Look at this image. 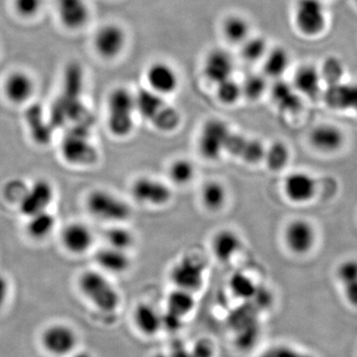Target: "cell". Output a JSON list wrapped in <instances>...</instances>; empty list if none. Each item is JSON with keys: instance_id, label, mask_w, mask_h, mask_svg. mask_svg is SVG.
Masks as SVG:
<instances>
[{"instance_id": "obj_20", "label": "cell", "mask_w": 357, "mask_h": 357, "mask_svg": "<svg viewBox=\"0 0 357 357\" xmlns=\"http://www.w3.org/2000/svg\"><path fill=\"white\" fill-rule=\"evenodd\" d=\"M95 260L100 271L109 275L126 273L131 266L130 256L128 251L105 246L96 253Z\"/></svg>"}, {"instance_id": "obj_45", "label": "cell", "mask_w": 357, "mask_h": 357, "mask_svg": "<svg viewBox=\"0 0 357 357\" xmlns=\"http://www.w3.org/2000/svg\"><path fill=\"white\" fill-rule=\"evenodd\" d=\"M344 300L354 309L357 310V280L342 286Z\"/></svg>"}, {"instance_id": "obj_2", "label": "cell", "mask_w": 357, "mask_h": 357, "mask_svg": "<svg viewBox=\"0 0 357 357\" xmlns=\"http://www.w3.org/2000/svg\"><path fill=\"white\" fill-rule=\"evenodd\" d=\"M134 95L124 88L110 93L107 100V128L115 137H128L134 129L135 114Z\"/></svg>"}, {"instance_id": "obj_36", "label": "cell", "mask_w": 357, "mask_h": 357, "mask_svg": "<svg viewBox=\"0 0 357 357\" xmlns=\"http://www.w3.org/2000/svg\"><path fill=\"white\" fill-rule=\"evenodd\" d=\"M180 123V112L168 103L151 122L152 126L161 132H173L178 128Z\"/></svg>"}, {"instance_id": "obj_5", "label": "cell", "mask_w": 357, "mask_h": 357, "mask_svg": "<svg viewBox=\"0 0 357 357\" xmlns=\"http://www.w3.org/2000/svg\"><path fill=\"white\" fill-rule=\"evenodd\" d=\"M89 128V126H81L79 123L65 134L61 143V152L66 161L82 166L95 163L96 150L91 141Z\"/></svg>"}, {"instance_id": "obj_15", "label": "cell", "mask_w": 357, "mask_h": 357, "mask_svg": "<svg viewBox=\"0 0 357 357\" xmlns=\"http://www.w3.org/2000/svg\"><path fill=\"white\" fill-rule=\"evenodd\" d=\"M95 48L105 59L117 57L123 50L126 43V35L121 26L110 23L103 25L96 33Z\"/></svg>"}, {"instance_id": "obj_8", "label": "cell", "mask_w": 357, "mask_h": 357, "mask_svg": "<svg viewBox=\"0 0 357 357\" xmlns=\"http://www.w3.org/2000/svg\"><path fill=\"white\" fill-rule=\"evenodd\" d=\"M295 22L301 33L314 37L321 34L326 25L325 6L321 0H298Z\"/></svg>"}, {"instance_id": "obj_34", "label": "cell", "mask_w": 357, "mask_h": 357, "mask_svg": "<svg viewBox=\"0 0 357 357\" xmlns=\"http://www.w3.org/2000/svg\"><path fill=\"white\" fill-rule=\"evenodd\" d=\"M105 241L107 246L128 251L135 243V236L128 227L121 225H114L105 232Z\"/></svg>"}, {"instance_id": "obj_46", "label": "cell", "mask_w": 357, "mask_h": 357, "mask_svg": "<svg viewBox=\"0 0 357 357\" xmlns=\"http://www.w3.org/2000/svg\"><path fill=\"white\" fill-rule=\"evenodd\" d=\"M27 185H22L20 182H9L6 185V197L8 199L15 201L18 204L24 192Z\"/></svg>"}, {"instance_id": "obj_49", "label": "cell", "mask_w": 357, "mask_h": 357, "mask_svg": "<svg viewBox=\"0 0 357 357\" xmlns=\"http://www.w3.org/2000/svg\"><path fill=\"white\" fill-rule=\"evenodd\" d=\"M356 3H357V0H356Z\"/></svg>"}, {"instance_id": "obj_4", "label": "cell", "mask_w": 357, "mask_h": 357, "mask_svg": "<svg viewBox=\"0 0 357 357\" xmlns=\"http://www.w3.org/2000/svg\"><path fill=\"white\" fill-rule=\"evenodd\" d=\"M39 342L49 356L68 357L79 349V337L74 326L58 321L45 326Z\"/></svg>"}, {"instance_id": "obj_18", "label": "cell", "mask_w": 357, "mask_h": 357, "mask_svg": "<svg viewBox=\"0 0 357 357\" xmlns=\"http://www.w3.org/2000/svg\"><path fill=\"white\" fill-rule=\"evenodd\" d=\"M310 143L317 151L321 153H335L342 149L345 136L342 129L333 124H321L311 131Z\"/></svg>"}, {"instance_id": "obj_47", "label": "cell", "mask_w": 357, "mask_h": 357, "mask_svg": "<svg viewBox=\"0 0 357 357\" xmlns=\"http://www.w3.org/2000/svg\"><path fill=\"white\" fill-rule=\"evenodd\" d=\"M10 294V285L8 279L4 275L0 274V311L6 307Z\"/></svg>"}, {"instance_id": "obj_22", "label": "cell", "mask_w": 357, "mask_h": 357, "mask_svg": "<svg viewBox=\"0 0 357 357\" xmlns=\"http://www.w3.org/2000/svg\"><path fill=\"white\" fill-rule=\"evenodd\" d=\"M3 91L11 102L21 105L31 98L34 93V83L26 73L15 72L6 77Z\"/></svg>"}, {"instance_id": "obj_6", "label": "cell", "mask_w": 357, "mask_h": 357, "mask_svg": "<svg viewBox=\"0 0 357 357\" xmlns=\"http://www.w3.org/2000/svg\"><path fill=\"white\" fill-rule=\"evenodd\" d=\"M206 278V265L194 255H185L174 264L170 280L176 289L192 294L203 288Z\"/></svg>"}, {"instance_id": "obj_30", "label": "cell", "mask_w": 357, "mask_h": 357, "mask_svg": "<svg viewBox=\"0 0 357 357\" xmlns=\"http://www.w3.org/2000/svg\"><path fill=\"white\" fill-rule=\"evenodd\" d=\"M290 66V55L286 49L276 47L265 55L264 72L267 76L280 77Z\"/></svg>"}, {"instance_id": "obj_28", "label": "cell", "mask_w": 357, "mask_h": 357, "mask_svg": "<svg viewBox=\"0 0 357 357\" xmlns=\"http://www.w3.org/2000/svg\"><path fill=\"white\" fill-rule=\"evenodd\" d=\"M27 218L26 231L35 241L47 238L55 229L56 218L49 211H42Z\"/></svg>"}, {"instance_id": "obj_17", "label": "cell", "mask_w": 357, "mask_h": 357, "mask_svg": "<svg viewBox=\"0 0 357 357\" xmlns=\"http://www.w3.org/2000/svg\"><path fill=\"white\" fill-rule=\"evenodd\" d=\"M148 86L151 91L160 96L170 95L178 86V77L176 70L164 62L153 63L146 73Z\"/></svg>"}, {"instance_id": "obj_39", "label": "cell", "mask_w": 357, "mask_h": 357, "mask_svg": "<svg viewBox=\"0 0 357 357\" xmlns=\"http://www.w3.org/2000/svg\"><path fill=\"white\" fill-rule=\"evenodd\" d=\"M217 96L223 105H234L243 96L241 84L229 77L217 84Z\"/></svg>"}, {"instance_id": "obj_23", "label": "cell", "mask_w": 357, "mask_h": 357, "mask_svg": "<svg viewBox=\"0 0 357 357\" xmlns=\"http://www.w3.org/2000/svg\"><path fill=\"white\" fill-rule=\"evenodd\" d=\"M241 246V237L231 229L220 230L211 241L213 255L222 263L230 261L239 252Z\"/></svg>"}, {"instance_id": "obj_31", "label": "cell", "mask_w": 357, "mask_h": 357, "mask_svg": "<svg viewBox=\"0 0 357 357\" xmlns=\"http://www.w3.org/2000/svg\"><path fill=\"white\" fill-rule=\"evenodd\" d=\"M42 110L31 109L28 110L27 123L33 139L38 144H48L52 138V128L45 121Z\"/></svg>"}, {"instance_id": "obj_27", "label": "cell", "mask_w": 357, "mask_h": 357, "mask_svg": "<svg viewBox=\"0 0 357 357\" xmlns=\"http://www.w3.org/2000/svg\"><path fill=\"white\" fill-rule=\"evenodd\" d=\"M167 316L175 319H185L194 310L195 294L176 289L169 294L166 302Z\"/></svg>"}, {"instance_id": "obj_24", "label": "cell", "mask_w": 357, "mask_h": 357, "mask_svg": "<svg viewBox=\"0 0 357 357\" xmlns=\"http://www.w3.org/2000/svg\"><path fill=\"white\" fill-rule=\"evenodd\" d=\"M272 100L277 109L285 114H295L302 107V96L293 84L284 81L276 82L271 89Z\"/></svg>"}, {"instance_id": "obj_43", "label": "cell", "mask_w": 357, "mask_h": 357, "mask_svg": "<svg viewBox=\"0 0 357 357\" xmlns=\"http://www.w3.org/2000/svg\"><path fill=\"white\" fill-rule=\"evenodd\" d=\"M321 79H326L331 83H335L338 77L342 75V65L337 59L330 58L324 64L323 70L321 72ZM325 79V81H326Z\"/></svg>"}, {"instance_id": "obj_9", "label": "cell", "mask_w": 357, "mask_h": 357, "mask_svg": "<svg viewBox=\"0 0 357 357\" xmlns=\"http://www.w3.org/2000/svg\"><path fill=\"white\" fill-rule=\"evenodd\" d=\"M55 188L46 178H38L26 187L18 208L26 218L31 217L42 211H48L55 199Z\"/></svg>"}, {"instance_id": "obj_42", "label": "cell", "mask_w": 357, "mask_h": 357, "mask_svg": "<svg viewBox=\"0 0 357 357\" xmlns=\"http://www.w3.org/2000/svg\"><path fill=\"white\" fill-rule=\"evenodd\" d=\"M335 277L340 286L357 280V259L349 258L340 262L335 270Z\"/></svg>"}, {"instance_id": "obj_26", "label": "cell", "mask_w": 357, "mask_h": 357, "mask_svg": "<svg viewBox=\"0 0 357 357\" xmlns=\"http://www.w3.org/2000/svg\"><path fill=\"white\" fill-rule=\"evenodd\" d=\"M134 98H135L136 112L150 123L167 105L163 96H160L150 89H140L136 95H134Z\"/></svg>"}, {"instance_id": "obj_14", "label": "cell", "mask_w": 357, "mask_h": 357, "mask_svg": "<svg viewBox=\"0 0 357 357\" xmlns=\"http://www.w3.org/2000/svg\"><path fill=\"white\" fill-rule=\"evenodd\" d=\"M131 321L136 332L146 338L156 337L164 328V317L153 305L138 303L131 314Z\"/></svg>"}, {"instance_id": "obj_12", "label": "cell", "mask_w": 357, "mask_h": 357, "mask_svg": "<svg viewBox=\"0 0 357 357\" xmlns=\"http://www.w3.org/2000/svg\"><path fill=\"white\" fill-rule=\"evenodd\" d=\"M284 194L294 204L310 203L318 192V183L311 174L296 171L289 174L283 183Z\"/></svg>"}, {"instance_id": "obj_40", "label": "cell", "mask_w": 357, "mask_h": 357, "mask_svg": "<svg viewBox=\"0 0 357 357\" xmlns=\"http://www.w3.org/2000/svg\"><path fill=\"white\" fill-rule=\"evenodd\" d=\"M258 357H316L314 354L288 344H275L265 349Z\"/></svg>"}, {"instance_id": "obj_11", "label": "cell", "mask_w": 357, "mask_h": 357, "mask_svg": "<svg viewBox=\"0 0 357 357\" xmlns=\"http://www.w3.org/2000/svg\"><path fill=\"white\" fill-rule=\"evenodd\" d=\"M284 241L291 252L305 255L314 248L317 232L311 222L297 218L289 223L284 232Z\"/></svg>"}, {"instance_id": "obj_29", "label": "cell", "mask_w": 357, "mask_h": 357, "mask_svg": "<svg viewBox=\"0 0 357 357\" xmlns=\"http://www.w3.org/2000/svg\"><path fill=\"white\" fill-rule=\"evenodd\" d=\"M201 198L204 208L215 213L225 206L227 199V189L218 181H208L202 188Z\"/></svg>"}, {"instance_id": "obj_38", "label": "cell", "mask_w": 357, "mask_h": 357, "mask_svg": "<svg viewBox=\"0 0 357 357\" xmlns=\"http://www.w3.org/2000/svg\"><path fill=\"white\" fill-rule=\"evenodd\" d=\"M267 53V43L262 37H248L243 43L241 56L248 62H256L264 58Z\"/></svg>"}, {"instance_id": "obj_35", "label": "cell", "mask_w": 357, "mask_h": 357, "mask_svg": "<svg viewBox=\"0 0 357 357\" xmlns=\"http://www.w3.org/2000/svg\"><path fill=\"white\" fill-rule=\"evenodd\" d=\"M169 178L174 184L185 185L194 180L196 175V169L194 164L188 159H177L169 167Z\"/></svg>"}, {"instance_id": "obj_48", "label": "cell", "mask_w": 357, "mask_h": 357, "mask_svg": "<svg viewBox=\"0 0 357 357\" xmlns=\"http://www.w3.org/2000/svg\"><path fill=\"white\" fill-rule=\"evenodd\" d=\"M68 357H96L91 354V351H84V349H77L76 351L73 352L70 356Z\"/></svg>"}, {"instance_id": "obj_21", "label": "cell", "mask_w": 357, "mask_h": 357, "mask_svg": "<svg viewBox=\"0 0 357 357\" xmlns=\"http://www.w3.org/2000/svg\"><path fill=\"white\" fill-rule=\"evenodd\" d=\"M57 11L61 22L69 29H79L89 20L86 0H57Z\"/></svg>"}, {"instance_id": "obj_3", "label": "cell", "mask_w": 357, "mask_h": 357, "mask_svg": "<svg viewBox=\"0 0 357 357\" xmlns=\"http://www.w3.org/2000/svg\"><path fill=\"white\" fill-rule=\"evenodd\" d=\"M86 208L93 217L121 225L131 217L130 206L124 199L105 190H95L86 198Z\"/></svg>"}, {"instance_id": "obj_33", "label": "cell", "mask_w": 357, "mask_h": 357, "mask_svg": "<svg viewBox=\"0 0 357 357\" xmlns=\"http://www.w3.org/2000/svg\"><path fill=\"white\" fill-rule=\"evenodd\" d=\"M290 149L281 141L272 143L269 147L265 149L263 161L266 163L268 169L273 172H279L288 165L290 161Z\"/></svg>"}, {"instance_id": "obj_41", "label": "cell", "mask_w": 357, "mask_h": 357, "mask_svg": "<svg viewBox=\"0 0 357 357\" xmlns=\"http://www.w3.org/2000/svg\"><path fill=\"white\" fill-rule=\"evenodd\" d=\"M267 83L264 77L260 75H250L244 79L241 84V91L243 96L250 100H257L266 91Z\"/></svg>"}, {"instance_id": "obj_7", "label": "cell", "mask_w": 357, "mask_h": 357, "mask_svg": "<svg viewBox=\"0 0 357 357\" xmlns=\"http://www.w3.org/2000/svg\"><path fill=\"white\" fill-rule=\"evenodd\" d=\"M231 133L227 122L211 119L204 122L199 137V151L204 159L215 161L225 151V145Z\"/></svg>"}, {"instance_id": "obj_25", "label": "cell", "mask_w": 357, "mask_h": 357, "mask_svg": "<svg viewBox=\"0 0 357 357\" xmlns=\"http://www.w3.org/2000/svg\"><path fill=\"white\" fill-rule=\"evenodd\" d=\"M321 75L314 66H302L294 76L293 86L302 96L314 98L321 91Z\"/></svg>"}, {"instance_id": "obj_32", "label": "cell", "mask_w": 357, "mask_h": 357, "mask_svg": "<svg viewBox=\"0 0 357 357\" xmlns=\"http://www.w3.org/2000/svg\"><path fill=\"white\" fill-rule=\"evenodd\" d=\"M222 31L227 41L234 44H243L249 37L250 26L245 18L231 15L223 22Z\"/></svg>"}, {"instance_id": "obj_13", "label": "cell", "mask_w": 357, "mask_h": 357, "mask_svg": "<svg viewBox=\"0 0 357 357\" xmlns=\"http://www.w3.org/2000/svg\"><path fill=\"white\" fill-rule=\"evenodd\" d=\"M265 149L266 147L261 141L231 131L225 145V152L253 165L263 161Z\"/></svg>"}, {"instance_id": "obj_44", "label": "cell", "mask_w": 357, "mask_h": 357, "mask_svg": "<svg viewBox=\"0 0 357 357\" xmlns=\"http://www.w3.org/2000/svg\"><path fill=\"white\" fill-rule=\"evenodd\" d=\"M43 0H14V7L20 15L32 17L42 8Z\"/></svg>"}, {"instance_id": "obj_37", "label": "cell", "mask_w": 357, "mask_h": 357, "mask_svg": "<svg viewBox=\"0 0 357 357\" xmlns=\"http://www.w3.org/2000/svg\"><path fill=\"white\" fill-rule=\"evenodd\" d=\"M258 286L255 282L243 273L232 275L229 280V289L234 296L239 299L251 300L257 291Z\"/></svg>"}, {"instance_id": "obj_1", "label": "cell", "mask_w": 357, "mask_h": 357, "mask_svg": "<svg viewBox=\"0 0 357 357\" xmlns=\"http://www.w3.org/2000/svg\"><path fill=\"white\" fill-rule=\"evenodd\" d=\"M82 296L98 312L114 314L121 306V295L114 284L100 270H86L77 279Z\"/></svg>"}, {"instance_id": "obj_16", "label": "cell", "mask_w": 357, "mask_h": 357, "mask_svg": "<svg viewBox=\"0 0 357 357\" xmlns=\"http://www.w3.org/2000/svg\"><path fill=\"white\" fill-rule=\"evenodd\" d=\"M234 61L229 53L215 49L208 53L204 63V75L208 82L215 84L232 77Z\"/></svg>"}, {"instance_id": "obj_10", "label": "cell", "mask_w": 357, "mask_h": 357, "mask_svg": "<svg viewBox=\"0 0 357 357\" xmlns=\"http://www.w3.org/2000/svg\"><path fill=\"white\" fill-rule=\"evenodd\" d=\"M131 195L138 203L154 206H165L172 199L168 185L150 177L136 178L131 185Z\"/></svg>"}, {"instance_id": "obj_19", "label": "cell", "mask_w": 357, "mask_h": 357, "mask_svg": "<svg viewBox=\"0 0 357 357\" xmlns=\"http://www.w3.org/2000/svg\"><path fill=\"white\" fill-rule=\"evenodd\" d=\"M63 246L73 255H81L91 249L93 243V234L83 222H70L66 225L61 234Z\"/></svg>"}]
</instances>
